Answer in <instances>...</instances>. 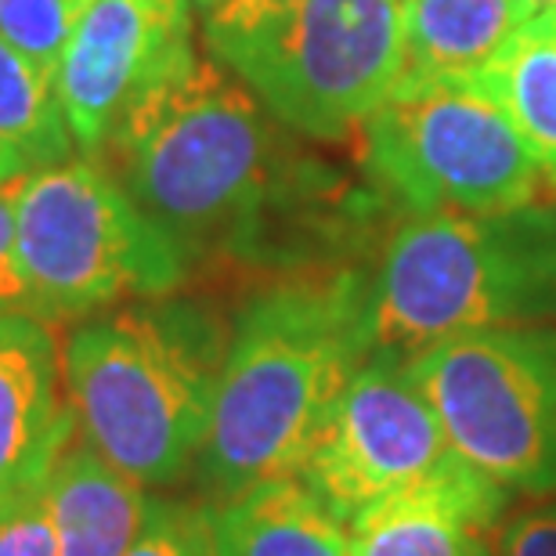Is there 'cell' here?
<instances>
[{
	"label": "cell",
	"instance_id": "16",
	"mask_svg": "<svg viewBox=\"0 0 556 556\" xmlns=\"http://www.w3.org/2000/svg\"><path fill=\"white\" fill-rule=\"evenodd\" d=\"M477 84L506 109L556 188V15H535L484 65Z\"/></svg>",
	"mask_w": 556,
	"mask_h": 556
},
{
	"label": "cell",
	"instance_id": "1",
	"mask_svg": "<svg viewBox=\"0 0 556 556\" xmlns=\"http://www.w3.org/2000/svg\"><path fill=\"white\" fill-rule=\"evenodd\" d=\"M372 275L332 268L282 278L236 315L195 484L203 503L293 477L329 408L372 354Z\"/></svg>",
	"mask_w": 556,
	"mask_h": 556
},
{
	"label": "cell",
	"instance_id": "25",
	"mask_svg": "<svg viewBox=\"0 0 556 556\" xmlns=\"http://www.w3.org/2000/svg\"><path fill=\"white\" fill-rule=\"evenodd\" d=\"M553 15H556V11H553Z\"/></svg>",
	"mask_w": 556,
	"mask_h": 556
},
{
	"label": "cell",
	"instance_id": "19",
	"mask_svg": "<svg viewBox=\"0 0 556 556\" xmlns=\"http://www.w3.org/2000/svg\"><path fill=\"white\" fill-rule=\"evenodd\" d=\"M124 556H217L210 503L149 495L144 520Z\"/></svg>",
	"mask_w": 556,
	"mask_h": 556
},
{
	"label": "cell",
	"instance_id": "5",
	"mask_svg": "<svg viewBox=\"0 0 556 556\" xmlns=\"http://www.w3.org/2000/svg\"><path fill=\"white\" fill-rule=\"evenodd\" d=\"M206 43L278 124L343 138L405 73L402 0H220Z\"/></svg>",
	"mask_w": 556,
	"mask_h": 556
},
{
	"label": "cell",
	"instance_id": "11",
	"mask_svg": "<svg viewBox=\"0 0 556 556\" xmlns=\"http://www.w3.org/2000/svg\"><path fill=\"white\" fill-rule=\"evenodd\" d=\"M65 365L48 321L0 315V509L48 484L76 438V408L62 391Z\"/></svg>",
	"mask_w": 556,
	"mask_h": 556
},
{
	"label": "cell",
	"instance_id": "7",
	"mask_svg": "<svg viewBox=\"0 0 556 556\" xmlns=\"http://www.w3.org/2000/svg\"><path fill=\"white\" fill-rule=\"evenodd\" d=\"M362 135L365 170L413 217L498 214L546 188L517 124L477 80H402Z\"/></svg>",
	"mask_w": 556,
	"mask_h": 556
},
{
	"label": "cell",
	"instance_id": "2",
	"mask_svg": "<svg viewBox=\"0 0 556 556\" xmlns=\"http://www.w3.org/2000/svg\"><path fill=\"white\" fill-rule=\"evenodd\" d=\"M102 160L185 264L261 257L275 206V135L264 105L220 62L195 59L130 109Z\"/></svg>",
	"mask_w": 556,
	"mask_h": 556
},
{
	"label": "cell",
	"instance_id": "17",
	"mask_svg": "<svg viewBox=\"0 0 556 556\" xmlns=\"http://www.w3.org/2000/svg\"><path fill=\"white\" fill-rule=\"evenodd\" d=\"M0 155H8L18 174L73 155V135L54 76L4 40H0Z\"/></svg>",
	"mask_w": 556,
	"mask_h": 556
},
{
	"label": "cell",
	"instance_id": "4",
	"mask_svg": "<svg viewBox=\"0 0 556 556\" xmlns=\"http://www.w3.org/2000/svg\"><path fill=\"white\" fill-rule=\"evenodd\" d=\"M556 326V210L408 217L372 275V351L413 358L473 329Z\"/></svg>",
	"mask_w": 556,
	"mask_h": 556
},
{
	"label": "cell",
	"instance_id": "9",
	"mask_svg": "<svg viewBox=\"0 0 556 556\" xmlns=\"http://www.w3.org/2000/svg\"><path fill=\"white\" fill-rule=\"evenodd\" d=\"M455 455L405 354L372 351L340 391L293 477L351 525L362 509L427 481Z\"/></svg>",
	"mask_w": 556,
	"mask_h": 556
},
{
	"label": "cell",
	"instance_id": "18",
	"mask_svg": "<svg viewBox=\"0 0 556 556\" xmlns=\"http://www.w3.org/2000/svg\"><path fill=\"white\" fill-rule=\"evenodd\" d=\"M87 0H0V40L37 62L48 76H59Z\"/></svg>",
	"mask_w": 556,
	"mask_h": 556
},
{
	"label": "cell",
	"instance_id": "23",
	"mask_svg": "<svg viewBox=\"0 0 556 556\" xmlns=\"http://www.w3.org/2000/svg\"><path fill=\"white\" fill-rule=\"evenodd\" d=\"M11 177H18V166L8 160V155H0V185L11 181Z\"/></svg>",
	"mask_w": 556,
	"mask_h": 556
},
{
	"label": "cell",
	"instance_id": "6",
	"mask_svg": "<svg viewBox=\"0 0 556 556\" xmlns=\"http://www.w3.org/2000/svg\"><path fill=\"white\" fill-rule=\"evenodd\" d=\"M15 253L26 311L87 318L185 282L188 264L94 155H70L15 177Z\"/></svg>",
	"mask_w": 556,
	"mask_h": 556
},
{
	"label": "cell",
	"instance_id": "8",
	"mask_svg": "<svg viewBox=\"0 0 556 556\" xmlns=\"http://www.w3.org/2000/svg\"><path fill=\"white\" fill-rule=\"evenodd\" d=\"M408 369L463 459L514 495H556V326L459 332Z\"/></svg>",
	"mask_w": 556,
	"mask_h": 556
},
{
	"label": "cell",
	"instance_id": "14",
	"mask_svg": "<svg viewBox=\"0 0 556 556\" xmlns=\"http://www.w3.org/2000/svg\"><path fill=\"white\" fill-rule=\"evenodd\" d=\"M59 556H124L135 542L149 495L87 441H70L48 477Z\"/></svg>",
	"mask_w": 556,
	"mask_h": 556
},
{
	"label": "cell",
	"instance_id": "24",
	"mask_svg": "<svg viewBox=\"0 0 556 556\" xmlns=\"http://www.w3.org/2000/svg\"><path fill=\"white\" fill-rule=\"evenodd\" d=\"M192 4H199V8H203V11H214V8L220 4V0H192Z\"/></svg>",
	"mask_w": 556,
	"mask_h": 556
},
{
	"label": "cell",
	"instance_id": "21",
	"mask_svg": "<svg viewBox=\"0 0 556 556\" xmlns=\"http://www.w3.org/2000/svg\"><path fill=\"white\" fill-rule=\"evenodd\" d=\"M495 556H556V495L506 517L495 531Z\"/></svg>",
	"mask_w": 556,
	"mask_h": 556
},
{
	"label": "cell",
	"instance_id": "15",
	"mask_svg": "<svg viewBox=\"0 0 556 556\" xmlns=\"http://www.w3.org/2000/svg\"><path fill=\"white\" fill-rule=\"evenodd\" d=\"M402 80H477L528 18L520 0H402Z\"/></svg>",
	"mask_w": 556,
	"mask_h": 556
},
{
	"label": "cell",
	"instance_id": "10",
	"mask_svg": "<svg viewBox=\"0 0 556 556\" xmlns=\"http://www.w3.org/2000/svg\"><path fill=\"white\" fill-rule=\"evenodd\" d=\"M195 59L192 0H87L54 76L73 141L102 152L130 109Z\"/></svg>",
	"mask_w": 556,
	"mask_h": 556
},
{
	"label": "cell",
	"instance_id": "3",
	"mask_svg": "<svg viewBox=\"0 0 556 556\" xmlns=\"http://www.w3.org/2000/svg\"><path fill=\"white\" fill-rule=\"evenodd\" d=\"M228 337L188 300L87 315L65 343L76 430L141 488H170L203 452Z\"/></svg>",
	"mask_w": 556,
	"mask_h": 556
},
{
	"label": "cell",
	"instance_id": "13",
	"mask_svg": "<svg viewBox=\"0 0 556 556\" xmlns=\"http://www.w3.org/2000/svg\"><path fill=\"white\" fill-rule=\"evenodd\" d=\"M217 556H351V528L300 477H268L210 503Z\"/></svg>",
	"mask_w": 556,
	"mask_h": 556
},
{
	"label": "cell",
	"instance_id": "20",
	"mask_svg": "<svg viewBox=\"0 0 556 556\" xmlns=\"http://www.w3.org/2000/svg\"><path fill=\"white\" fill-rule=\"evenodd\" d=\"M0 556H59L48 484L0 509Z\"/></svg>",
	"mask_w": 556,
	"mask_h": 556
},
{
	"label": "cell",
	"instance_id": "22",
	"mask_svg": "<svg viewBox=\"0 0 556 556\" xmlns=\"http://www.w3.org/2000/svg\"><path fill=\"white\" fill-rule=\"evenodd\" d=\"M26 311V282L15 253V177L0 185V315Z\"/></svg>",
	"mask_w": 556,
	"mask_h": 556
},
{
	"label": "cell",
	"instance_id": "12",
	"mask_svg": "<svg viewBox=\"0 0 556 556\" xmlns=\"http://www.w3.org/2000/svg\"><path fill=\"white\" fill-rule=\"evenodd\" d=\"M514 492L455 455L427 481L380 498L351 520V556H495Z\"/></svg>",
	"mask_w": 556,
	"mask_h": 556
}]
</instances>
